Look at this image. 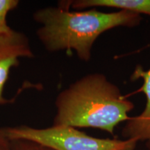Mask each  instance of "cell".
Returning <instances> with one entry per match:
<instances>
[{
    "label": "cell",
    "mask_w": 150,
    "mask_h": 150,
    "mask_svg": "<svg viewBox=\"0 0 150 150\" xmlns=\"http://www.w3.org/2000/svg\"><path fill=\"white\" fill-rule=\"evenodd\" d=\"M40 24L36 35L50 52L74 50L78 58L88 62L97 38L105 31L118 27L133 28L140 25L142 18L132 11L101 12L93 8L84 11H70L62 1L59 6L38 9L33 14Z\"/></svg>",
    "instance_id": "obj_1"
},
{
    "label": "cell",
    "mask_w": 150,
    "mask_h": 150,
    "mask_svg": "<svg viewBox=\"0 0 150 150\" xmlns=\"http://www.w3.org/2000/svg\"><path fill=\"white\" fill-rule=\"evenodd\" d=\"M54 126L97 128L112 134L119 123L129 120L134 103L122 95L104 74L83 76L60 92L55 100Z\"/></svg>",
    "instance_id": "obj_2"
},
{
    "label": "cell",
    "mask_w": 150,
    "mask_h": 150,
    "mask_svg": "<svg viewBox=\"0 0 150 150\" xmlns=\"http://www.w3.org/2000/svg\"><path fill=\"white\" fill-rule=\"evenodd\" d=\"M2 129L10 140H29L54 150H134L138 142L95 138L68 126L35 128L21 125Z\"/></svg>",
    "instance_id": "obj_3"
},
{
    "label": "cell",
    "mask_w": 150,
    "mask_h": 150,
    "mask_svg": "<svg viewBox=\"0 0 150 150\" xmlns=\"http://www.w3.org/2000/svg\"><path fill=\"white\" fill-rule=\"evenodd\" d=\"M29 38L20 31L13 29L0 34V105L11 104V99L5 98L4 90L13 67L18 66L20 59L34 58Z\"/></svg>",
    "instance_id": "obj_4"
},
{
    "label": "cell",
    "mask_w": 150,
    "mask_h": 150,
    "mask_svg": "<svg viewBox=\"0 0 150 150\" xmlns=\"http://www.w3.org/2000/svg\"><path fill=\"white\" fill-rule=\"evenodd\" d=\"M138 79L143 81V84L138 92H142L146 95L145 108L139 115L129 118L122 131V135L127 139L146 142V146L150 150V68L144 70L141 65H137L131 79L136 81Z\"/></svg>",
    "instance_id": "obj_5"
},
{
    "label": "cell",
    "mask_w": 150,
    "mask_h": 150,
    "mask_svg": "<svg viewBox=\"0 0 150 150\" xmlns=\"http://www.w3.org/2000/svg\"><path fill=\"white\" fill-rule=\"evenodd\" d=\"M70 8L76 10L96 7H111L150 16V0H74L65 1Z\"/></svg>",
    "instance_id": "obj_6"
},
{
    "label": "cell",
    "mask_w": 150,
    "mask_h": 150,
    "mask_svg": "<svg viewBox=\"0 0 150 150\" xmlns=\"http://www.w3.org/2000/svg\"><path fill=\"white\" fill-rule=\"evenodd\" d=\"M12 150H54L36 142L24 140H11Z\"/></svg>",
    "instance_id": "obj_7"
},
{
    "label": "cell",
    "mask_w": 150,
    "mask_h": 150,
    "mask_svg": "<svg viewBox=\"0 0 150 150\" xmlns=\"http://www.w3.org/2000/svg\"><path fill=\"white\" fill-rule=\"evenodd\" d=\"M19 2L18 0H0V14L7 17L10 11L18 7Z\"/></svg>",
    "instance_id": "obj_8"
},
{
    "label": "cell",
    "mask_w": 150,
    "mask_h": 150,
    "mask_svg": "<svg viewBox=\"0 0 150 150\" xmlns=\"http://www.w3.org/2000/svg\"><path fill=\"white\" fill-rule=\"evenodd\" d=\"M0 150H12L11 141L6 136L2 128H0Z\"/></svg>",
    "instance_id": "obj_9"
},
{
    "label": "cell",
    "mask_w": 150,
    "mask_h": 150,
    "mask_svg": "<svg viewBox=\"0 0 150 150\" xmlns=\"http://www.w3.org/2000/svg\"><path fill=\"white\" fill-rule=\"evenodd\" d=\"M12 30L6 21V17L0 14V34L8 33Z\"/></svg>",
    "instance_id": "obj_10"
}]
</instances>
